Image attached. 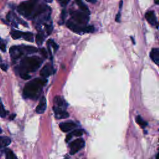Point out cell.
<instances>
[{
  "mask_svg": "<svg viewBox=\"0 0 159 159\" xmlns=\"http://www.w3.org/2000/svg\"><path fill=\"white\" fill-rule=\"evenodd\" d=\"M50 11V9L44 4L37 5V1H28L21 3L18 7L19 14L29 19H36L42 15Z\"/></svg>",
  "mask_w": 159,
  "mask_h": 159,
  "instance_id": "6da1fadb",
  "label": "cell"
},
{
  "mask_svg": "<svg viewBox=\"0 0 159 159\" xmlns=\"http://www.w3.org/2000/svg\"><path fill=\"white\" fill-rule=\"evenodd\" d=\"M47 83L45 78H35L26 84L23 95L24 98L31 99H37L40 95L44 86Z\"/></svg>",
  "mask_w": 159,
  "mask_h": 159,
  "instance_id": "7a4b0ae2",
  "label": "cell"
},
{
  "mask_svg": "<svg viewBox=\"0 0 159 159\" xmlns=\"http://www.w3.org/2000/svg\"><path fill=\"white\" fill-rule=\"evenodd\" d=\"M43 61L37 56L25 57L20 62L19 73L21 74H28L29 72H36L41 66Z\"/></svg>",
  "mask_w": 159,
  "mask_h": 159,
  "instance_id": "3957f363",
  "label": "cell"
},
{
  "mask_svg": "<svg viewBox=\"0 0 159 159\" xmlns=\"http://www.w3.org/2000/svg\"><path fill=\"white\" fill-rule=\"evenodd\" d=\"M38 49L32 46L27 45H15L10 48V54L13 61H16L23 56L26 54H32L37 52Z\"/></svg>",
  "mask_w": 159,
  "mask_h": 159,
  "instance_id": "277c9868",
  "label": "cell"
},
{
  "mask_svg": "<svg viewBox=\"0 0 159 159\" xmlns=\"http://www.w3.org/2000/svg\"><path fill=\"white\" fill-rule=\"evenodd\" d=\"M67 26L73 32L79 34L93 32L94 31V27L93 26H79L70 20L67 21Z\"/></svg>",
  "mask_w": 159,
  "mask_h": 159,
  "instance_id": "5b68a950",
  "label": "cell"
},
{
  "mask_svg": "<svg viewBox=\"0 0 159 159\" xmlns=\"http://www.w3.org/2000/svg\"><path fill=\"white\" fill-rule=\"evenodd\" d=\"M70 14L72 19L80 24L82 26H85L89 21V15L88 14L84 13L82 11H70Z\"/></svg>",
  "mask_w": 159,
  "mask_h": 159,
  "instance_id": "8992f818",
  "label": "cell"
},
{
  "mask_svg": "<svg viewBox=\"0 0 159 159\" xmlns=\"http://www.w3.org/2000/svg\"><path fill=\"white\" fill-rule=\"evenodd\" d=\"M85 142L83 139H78L75 140L70 144V153L72 155H74L80 150L85 146Z\"/></svg>",
  "mask_w": 159,
  "mask_h": 159,
  "instance_id": "52a82bcc",
  "label": "cell"
},
{
  "mask_svg": "<svg viewBox=\"0 0 159 159\" xmlns=\"http://www.w3.org/2000/svg\"><path fill=\"white\" fill-rule=\"evenodd\" d=\"M54 103L55 107H57L64 110L67 107V103L61 96H56L54 99Z\"/></svg>",
  "mask_w": 159,
  "mask_h": 159,
  "instance_id": "ba28073f",
  "label": "cell"
},
{
  "mask_svg": "<svg viewBox=\"0 0 159 159\" xmlns=\"http://www.w3.org/2000/svg\"><path fill=\"white\" fill-rule=\"evenodd\" d=\"M59 127H60V129L63 132H67L77 127V125L75 123L69 121V122H64V123H61L59 125Z\"/></svg>",
  "mask_w": 159,
  "mask_h": 159,
  "instance_id": "9c48e42d",
  "label": "cell"
},
{
  "mask_svg": "<svg viewBox=\"0 0 159 159\" xmlns=\"http://www.w3.org/2000/svg\"><path fill=\"white\" fill-rule=\"evenodd\" d=\"M53 70H54L53 67L51 65L47 64L40 70V75L44 78H45L53 73Z\"/></svg>",
  "mask_w": 159,
  "mask_h": 159,
  "instance_id": "30bf717a",
  "label": "cell"
},
{
  "mask_svg": "<svg viewBox=\"0 0 159 159\" xmlns=\"http://www.w3.org/2000/svg\"><path fill=\"white\" fill-rule=\"evenodd\" d=\"M53 110H54L56 117L57 119H66L69 117V113L64 110L55 107H53Z\"/></svg>",
  "mask_w": 159,
  "mask_h": 159,
  "instance_id": "8fae6325",
  "label": "cell"
},
{
  "mask_svg": "<svg viewBox=\"0 0 159 159\" xmlns=\"http://www.w3.org/2000/svg\"><path fill=\"white\" fill-rule=\"evenodd\" d=\"M47 108V101L44 96H42L40 99L39 104L36 108V113L38 114H42L45 112Z\"/></svg>",
  "mask_w": 159,
  "mask_h": 159,
  "instance_id": "7c38bea8",
  "label": "cell"
},
{
  "mask_svg": "<svg viewBox=\"0 0 159 159\" xmlns=\"http://www.w3.org/2000/svg\"><path fill=\"white\" fill-rule=\"evenodd\" d=\"M145 18L148 23L152 26H155L157 24V19L153 11H149L145 14Z\"/></svg>",
  "mask_w": 159,
  "mask_h": 159,
  "instance_id": "4fadbf2b",
  "label": "cell"
},
{
  "mask_svg": "<svg viewBox=\"0 0 159 159\" xmlns=\"http://www.w3.org/2000/svg\"><path fill=\"white\" fill-rule=\"evenodd\" d=\"M150 57L151 59L156 64H159V48H152L150 52Z\"/></svg>",
  "mask_w": 159,
  "mask_h": 159,
  "instance_id": "5bb4252c",
  "label": "cell"
},
{
  "mask_svg": "<svg viewBox=\"0 0 159 159\" xmlns=\"http://www.w3.org/2000/svg\"><path fill=\"white\" fill-rule=\"evenodd\" d=\"M11 142V139L8 137H0V150L5 147L8 146Z\"/></svg>",
  "mask_w": 159,
  "mask_h": 159,
  "instance_id": "9a60e30c",
  "label": "cell"
},
{
  "mask_svg": "<svg viewBox=\"0 0 159 159\" xmlns=\"http://www.w3.org/2000/svg\"><path fill=\"white\" fill-rule=\"evenodd\" d=\"M45 36L44 34V32L42 31H39L38 34L36 36V43L39 45H40L43 44L44 39H45Z\"/></svg>",
  "mask_w": 159,
  "mask_h": 159,
  "instance_id": "2e32d148",
  "label": "cell"
},
{
  "mask_svg": "<svg viewBox=\"0 0 159 159\" xmlns=\"http://www.w3.org/2000/svg\"><path fill=\"white\" fill-rule=\"evenodd\" d=\"M76 3H77V5L79 6V8H80L82 11L90 15V11L88 10V8L82 2H81V1H77Z\"/></svg>",
  "mask_w": 159,
  "mask_h": 159,
  "instance_id": "e0dca14e",
  "label": "cell"
},
{
  "mask_svg": "<svg viewBox=\"0 0 159 159\" xmlns=\"http://www.w3.org/2000/svg\"><path fill=\"white\" fill-rule=\"evenodd\" d=\"M5 155H6V159H18L15 153L9 149H7L5 150Z\"/></svg>",
  "mask_w": 159,
  "mask_h": 159,
  "instance_id": "ac0fdd59",
  "label": "cell"
},
{
  "mask_svg": "<svg viewBox=\"0 0 159 159\" xmlns=\"http://www.w3.org/2000/svg\"><path fill=\"white\" fill-rule=\"evenodd\" d=\"M23 38L28 42H32L34 41V37H33V34L29 32H23Z\"/></svg>",
  "mask_w": 159,
  "mask_h": 159,
  "instance_id": "d6986e66",
  "label": "cell"
},
{
  "mask_svg": "<svg viewBox=\"0 0 159 159\" xmlns=\"http://www.w3.org/2000/svg\"><path fill=\"white\" fill-rule=\"evenodd\" d=\"M23 32L19 31H12L11 32V37L14 39H19L20 38H23Z\"/></svg>",
  "mask_w": 159,
  "mask_h": 159,
  "instance_id": "ffe728a7",
  "label": "cell"
},
{
  "mask_svg": "<svg viewBox=\"0 0 159 159\" xmlns=\"http://www.w3.org/2000/svg\"><path fill=\"white\" fill-rule=\"evenodd\" d=\"M136 121L137 122V123L142 128H144L147 126V123L145 121L143 120V119L140 116H137L136 118Z\"/></svg>",
  "mask_w": 159,
  "mask_h": 159,
  "instance_id": "44dd1931",
  "label": "cell"
},
{
  "mask_svg": "<svg viewBox=\"0 0 159 159\" xmlns=\"http://www.w3.org/2000/svg\"><path fill=\"white\" fill-rule=\"evenodd\" d=\"M6 115V111L5 110L4 106L3 104V103L2 101L1 98H0V117L1 118H5Z\"/></svg>",
  "mask_w": 159,
  "mask_h": 159,
  "instance_id": "7402d4cb",
  "label": "cell"
},
{
  "mask_svg": "<svg viewBox=\"0 0 159 159\" xmlns=\"http://www.w3.org/2000/svg\"><path fill=\"white\" fill-rule=\"evenodd\" d=\"M47 44H48V45L52 47V48H54L55 52H56L58 50V48H59V45H58L54 40H53L52 39H49V40H48V42H47Z\"/></svg>",
  "mask_w": 159,
  "mask_h": 159,
  "instance_id": "603a6c76",
  "label": "cell"
},
{
  "mask_svg": "<svg viewBox=\"0 0 159 159\" xmlns=\"http://www.w3.org/2000/svg\"><path fill=\"white\" fill-rule=\"evenodd\" d=\"M0 50L3 52H5L6 51V43L1 37H0Z\"/></svg>",
  "mask_w": 159,
  "mask_h": 159,
  "instance_id": "cb8c5ba5",
  "label": "cell"
},
{
  "mask_svg": "<svg viewBox=\"0 0 159 159\" xmlns=\"http://www.w3.org/2000/svg\"><path fill=\"white\" fill-rule=\"evenodd\" d=\"M83 131L82 129H77V130L73 131L72 132H71V134L72 136H77V137L82 136L83 135Z\"/></svg>",
  "mask_w": 159,
  "mask_h": 159,
  "instance_id": "d4e9b609",
  "label": "cell"
},
{
  "mask_svg": "<svg viewBox=\"0 0 159 159\" xmlns=\"http://www.w3.org/2000/svg\"><path fill=\"white\" fill-rule=\"evenodd\" d=\"M40 52L42 56L44 57V58H47V50L44 48H42L40 49Z\"/></svg>",
  "mask_w": 159,
  "mask_h": 159,
  "instance_id": "484cf974",
  "label": "cell"
},
{
  "mask_svg": "<svg viewBox=\"0 0 159 159\" xmlns=\"http://www.w3.org/2000/svg\"><path fill=\"white\" fill-rule=\"evenodd\" d=\"M0 68H1L4 71H6L8 69V66L5 64H0Z\"/></svg>",
  "mask_w": 159,
  "mask_h": 159,
  "instance_id": "4316f807",
  "label": "cell"
},
{
  "mask_svg": "<svg viewBox=\"0 0 159 159\" xmlns=\"http://www.w3.org/2000/svg\"><path fill=\"white\" fill-rule=\"evenodd\" d=\"M59 3H60V4L62 6H65L69 3V1H62V2L60 1Z\"/></svg>",
  "mask_w": 159,
  "mask_h": 159,
  "instance_id": "83f0119b",
  "label": "cell"
},
{
  "mask_svg": "<svg viewBox=\"0 0 159 159\" xmlns=\"http://www.w3.org/2000/svg\"><path fill=\"white\" fill-rule=\"evenodd\" d=\"M116 22H120V21H121V13H118V14H117V15H116Z\"/></svg>",
  "mask_w": 159,
  "mask_h": 159,
  "instance_id": "f1b7e54d",
  "label": "cell"
},
{
  "mask_svg": "<svg viewBox=\"0 0 159 159\" xmlns=\"http://www.w3.org/2000/svg\"><path fill=\"white\" fill-rule=\"evenodd\" d=\"M72 137H73V136L71 134V133H70L69 135H67V137H66V142H68L72 138Z\"/></svg>",
  "mask_w": 159,
  "mask_h": 159,
  "instance_id": "f546056e",
  "label": "cell"
},
{
  "mask_svg": "<svg viewBox=\"0 0 159 159\" xmlns=\"http://www.w3.org/2000/svg\"><path fill=\"white\" fill-rule=\"evenodd\" d=\"M65 16H66V12L64 10V11H62V19L63 20V21H64Z\"/></svg>",
  "mask_w": 159,
  "mask_h": 159,
  "instance_id": "4dcf8cb0",
  "label": "cell"
},
{
  "mask_svg": "<svg viewBox=\"0 0 159 159\" xmlns=\"http://www.w3.org/2000/svg\"><path fill=\"white\" fill-rule=\"evenodd\" d=\"M16 115L15 114H13V115H12L10 117V120H13L15 118V117H16Z\"/></svg>",
  "mask_w": 159,
  "mask_h": 159,
  "instance_id": "1f68e13d",
  "label": "cell"
},
{
  "mask_svg": "<svg viewBox=\"0 0 159 159\" xmlns=\"http://www.w3.org/2000/svg\"><path fill=\"white\" fill-rule=\"evenodd\" d=\"M123 1H121V2H120V5H119V8H120V9H121V8H122V6H123Z\"/></svg>",
  "mask_w": 159,
  "mask_h": 159,
  "instance_id": "d6a6232c",
  "label": "cell"
},
{
  "mask_svg": "<svg viewBox=\"0 0 159 159\" xmlns=\"http://www.w3.org/2000/svg\"><path fill=\"white\" fill-rule=\"evenodd\" d=\"M87 2H89V3H94L96 2V1H90V0H88Z\"/></svg>",
  "mask_w": 159,
  "mask_h": 159,
  "instance_id": "836d02e7",
  "label": "cell"
},
{
  "mask_svg": "<svg viewBox=\"0 0 159 159\" xmlns=\"http://www.w3.org/2000/svg\"><path fill=\"white\" fill-rule=\"evenodd\" d=\"M155 3L157 5H159V0H158V1H155Z\"/></svg>",
  "mask_w": 159,
  "mask_h": 159,
  "instance_id": "e575fe53",
  "label": "cell"
},
{
  "mask_svg": "<svg viewBox=\"0 0 159 159\" xmlns=\"http://www.w3.org/2000/svg\"><path fill=\"white\" fill-rule=\"evenodd\" d=\"M157 159H159V152H158V153L157 155Z\"/></svg>",
  "mask_w": 159,
  "mask_h": 159,
  "instance_id": "d590c367",
  "label": "cell"
},
{
  "mask_svg": "<svg viewBox=\"0 0 159 159\" xmlns=\"http://www.w3.org/2000/svg\"><path fill=\"white\" fill-rule=\"evenodd\" d=\"M2 132V129L0 128V134H1Z\"/></svg>",
  "mask_w": 159,
  "mask_h": 159,
  "instance_id": "8d00e7d4",
  "label": "cell"
},
{
  "mask_svg": "<svg viewBox=\"0 0 159 159\" xmlns=\"http://www.w3.org/2000/svg\"><path fill=\"white\" fill-rule=\"evenodd\" d=\"M2 61V57H1V56H0V62H1Z\"/></svg>",
  "mask_w": 159,
  "mask_h": 159,
  "instance_id": "74e56055",
  "label": "cell"
}]
</instances>
